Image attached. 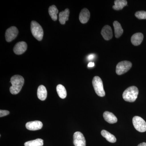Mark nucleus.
<instances>
[{"mask_svg":"<svg viewBox=\"0 0 146 146\" xmlns=\"http://www.w3.org/2000/svg\"><path fill=\"white\" fill-rule=\"evenodd\" d=\"M25 80L21 76L16 75L11 78L10 82L12 86L10 87V93L13 95L18 94L23 86Z\"/></svg>","mask_w":146,"mask_h":146,"instance_id":"obj_1","label":"nucleus"},{"mask_svg":"<svg viewBox=\"0 0 146 146\" xmlns=\"http://www.w3.org/2000/svg\"><path fill=\"white\" fill-rule=\"evenodd\" d=\"M138 93L139 91L137 87L135 86H130L124 91L123 98L125 101L133 102L137 98Z\"/></svg>","mask_w":146,"mask_h":146,"instance_id":"obj_2","label":"nucleus"},{"mask_svg":"<svg viewBox=\"0 0 146 146\" xmlns=\"http://www.w3.org/2000/svg\"><path fill=\"white\" fill-rule=\"evenodd\" d=\"M31 30L33 36L38 41L43 39L44 31L42 27L35 21H32L31 24Z\"/></svg>","mask_w":146,"mask_h":146,"instance_id":"obj_3","label":"nucleus"},{"mask_svg":"<svg viewBox=\"0 0 146 146\" xmlns=\"http://www.w3.org/2000/svg\"><path fill=\"white\" fill-rule=\"evenodd\" d=\"M92 84L95 92L98 96L101 97L105 96L103 84L100 78L98 76L94 77L92 81Z\"/></svg>","mask_w":146,"mask_h":146,"instance_id":"obj_4","label":"nucleus"},{"mask_svg":"<svg viewBox=\"0 0 146 146\" xmlns=\"http://www.w3.org/2000/svg\"><path fill=\"white\" fill-rule=\"evenodd\" d=\"M132 63L130 61L124 60L118 63L116 67V73L119 75L126 73L132 67Z\"/></svg>","mask_w":146,"mask_h":146,"instance_id":"obj_5","label":"nucleus"},{"mask_svg":"<svg viewBox=\"0 0 146 146\" xmlns=\"http://www.w3.org/2000/svg\"><path fill=\"white\" fill-rule=\"evenodd\" d=\"M133 126L134 128L140 132H144L146 131V122L140 117L135 116L132 119Z\"/></svg>","mask_w":146,"mask_h":146,"instance_id":"obj_6","label":"nucleus"},{"mask_svg":"<svg viewBox=\"0 0 146 146\" xmlns=\"http://www.w3.org/2000/svg\"><path fill=\"white\" fill-rule=\"evenodd\" d=\"M18 33V31L15 27H11L7 30L5 36L7 42H11L14 40L17 37Z\"/></svg>","mask_w":146,"mask_h":146,"instance_id":"obj_7","label":"nucleus"},{"mask_svg":"<svg viewBox=\"0 0 146 146\" xmlns=\"http://www.w3.org/2000/svg\"><path fill=\"white\" fill-rule=\"evenodd\" d=\"M73 138L75 146H86V140L83 134L81 132L79 131L75 132Z\"/></svg>","mask_w":146,"mask_h":146,"instance_id":"obj_8","label":"nucleus"},{"mask_svg":"<svg viewBox=\"0 0 146 146\" xmlns=\"http://www.w3.org/2000/svg\"><path fill=\"white\" fill-rule=\"evenodd\" d=\"M27 48V45L25 42H18L13 48V52L17 55H21L23 54Z\"/></svg>","mask_w":146,"mask_h":146,"instance_id":"obj_9","label":"nucleus"},{"mask_svg":"<svg viewBox=\"0 0 146 146\" xmlns=\"http://www.w3.org/2000/svg\"><path fill=\"white\" fill-rule=\"evenodd\" d=\"M43 127L42 122L39 121H30L26 124V127L28 130L35 131L41 129Z\"/></svg>","mask_w":146,"mask_h":146,"instance_id":"obj_10","label":"nucleus"},{"mask_svg":"<svg viewBox=\"0 0 146 146\" xmlns=\"http://www.w3.org/2000/svg\"><path fill=\"white\" fill-rule=\"evenodd\" d=\"M101 34L106 40H109L112 39L113 34L111 27L109 25L105 26L102 29Z\"/></svg>","mask_w":146,"mask_h":146,"instance_id":"obj_11","label":"nucleus"},{"mask_svg":"<svg viewBox=\"0 0 146 146\" xmlns=\"http://www.w3.org/2000/svg\"><path fill=\"white\" fill-rule=\"evenodd\" d=\"M90 17V13L86 8H84L80 13L79 20L82 23L85 24L88 22Z\"/></svg>","mask_w":146,"mask_h":146,"instance_id":"obj_12","label":"nucleus"},{"mask_svg":"<svg viewBox=\"0 0 146 146\" xmlns=\"http://www.w3.org/2000/svg\"><path fill=\"white\" fill-rule=\"evenodd\" d=\"M143 35L141 33H135L131 37V43L134 46H137L140 45L143 39Z\"/></svg>","mask_w":146,"mask_h":146,"instance_id":"obj_13","label":"nucleus"},{"mask_svg":"<svg viewBox=\"0 0 146 146\" xmlns=\"http://www.w3.org/2000/svg\"><path fill=\"white\" fill-rule=\"evenodd\" d=\"M103 117L106 121L109 123H115L117 121V119L112 112L106 111L103 114Z\"/></svg>","mask_w":146,"mask_h":146,"instance_id":"obj_14","label":"nucleus"},{"mask_svg":"<svg viewBox=\"0 0 146 146\" xmlns=\"http://www.w3.org/2000/svg\"><path fill=\"white\" fill-rule=\"evenodd\" d=\"M37 96L38 98L42 101L45 100L47 98V91L44 85H40L37 89Z\"/></svg>","mask_w":146,"mask_h":146,"instance_id":"obj_15","label":"nucleus"},{"mask_svg":"<svg viewBox=\"0 0 146 146\" xmlns=\"http://www.w3.org/2000/svg\"><path fill=\"white\" fill-rule=\"evenodd\" d=\"M70 10L68 9H66L64 11H61L59 14V21L60 24L64 25L66 21L69 19Z\"/></svg>","mask_w":146,"mask_h":146,"instance_id":"obj_16","label":"nucleus"},{"mask_svg":"<svg viewBox=\"0 0 146 146\" xmlns=\"http://www.w3.org/2000/svg\"><path fill=\"white\" fill-rule=\"evenodd\" d=\"M115 36L116 38H119L122 35L123 30L120 23L118 21H115L113 23Z\"/></svg>","mask_w":146,"mask_h":146,"instance_id":"obj_17","label":"nucleus"},{"mask_svg":"<svg viewBox=\"0 0 146 146\" xmlns=\"http://www.w3.org/2000/svg\"><path fill=\"white\" fill-rule=\"evenodd\" d=\"M101 134L103 137L106 139L107 141L111 143H115L117 141L116 137L107 131L103 130L101 131Z\"/></svg>","mask_w":146,"mask_h":146,"instance_id":"obj_18","label":"nucleus"},{"mask_svg":"<svg viewBox=\"0 0 146 146\" xmlns=\"http://www.w3.org/2000/svg\"><path fill=\"white\" fill-rule=\"evenodd\" d=\"M115 5L112 7L115 10H120L122 9L124 7L127 5V1L125 0H116L114 2Z\"/></svg>","mask_w":146,"mask_h":146,"instance_id":"obj_19","label":"nucleus"},{"mask_svg":"<svg viewBox=\"0 0 146 146\" xmlns=\"http://www.w3.org/2000/svg\"><path fill=\"white\" fill-rule=\"evenodd\" d=\"M25 146H42L44 145V141L41 138L27 141L24 144Z\"/></svg>","mask_w":146,"mask_h":146,"instance_id":"obj_20","label":"nucleus"},{"mask_svg":"<svg viewBox=\"0 0 146 146\" xmlns=\"http://www.w3.org/2000/svg\"><path fill=\"white\" fill-rule=\"evenodd\" d=\"M48 12L53 21H56L57 19V14L58 11L56 6L52 5L50 6L49 8Z\"/></svg>","mask_w":146,"mask_h":146,"instance_id":"obj_21","label":"nucleus"},{"mask_svg":"<svg viewBox=\"0 0 146 146\" xmlns=\"http://www.w3.org/2000/svg\"><path fill=\"white\" fill-rule=\"evenodd\" d=\"M56 91L60 98L65 99L67 96V91L65 87L61 84H58L56 86Z\"/></svg>","mask_w":146,"mask_h":146,"instance_id":"obj_22","label":"nucleus"},{"mask_svg":"<svg viewBox=\"0 0 146 146\" xmlns=\"http://www.w3.org/2000/svg\"><path fill=\"white\" fill-rule=\"evenodd\" d=\"M135 16L139 19H146V11H137L135 13Z\"/></svg>","mask_w":146,"mask_h":146,"instance_id":"obj_23","label":"nucleus"},{"mask_svg":"<svg viewBox=\"0 0 146 146\" xmlns=\"http://www.w3.org/2000/svg\"><path fill=\"white\" fill-rule=\"evenodd\" d=\"M9 114V112L8 110H0V117H1L8 115Z\"/></svg>","mask_w":146,"mask_h":146,"instance_id":"obj_24","label":"nucleus"},{"mask_svg":"<svg viewBox=\"0 0 146 146\" xmlns=\"http://www.w3.org/2000/svg\"><path fill=\"white\" fill-rule=\"evenodd\" d=\"M94 57H95V55L91 54L88 56V57H87V59L89 60H93Z\"/></svg>","mask_w":146,"mask_h":146,"instance_id":"obj_25","label":"nucleus"},{"mask_svg":"<svg viewBox=\"0 0 146 146\" xmlns=\"http://www.w3.org/2000/svg\"><path fill=\"white\" fill-rule=\"evenodd\" d=\"M94 65H95V64H94V63H93V62H90V63H89V64H88V67L91 68V67H94Z\"/></svg>","mask_w":146,"mask_h":146,"instance_id":"obj_26","label":"nucleus"},{"mask_svg":"<svg viewBox=\"0 0 146 146\" xmlns=\"http://www.w3.org/2000/svg\"><path fill=\"white\" fill-rule=\"evenodd\" d=\"M138 146H146V143H143L138 145Z\"/></svg>","mask_w":146,"mask_h":146,"instance_id":"obj_27","label":"nucleus"}]
</instances>
